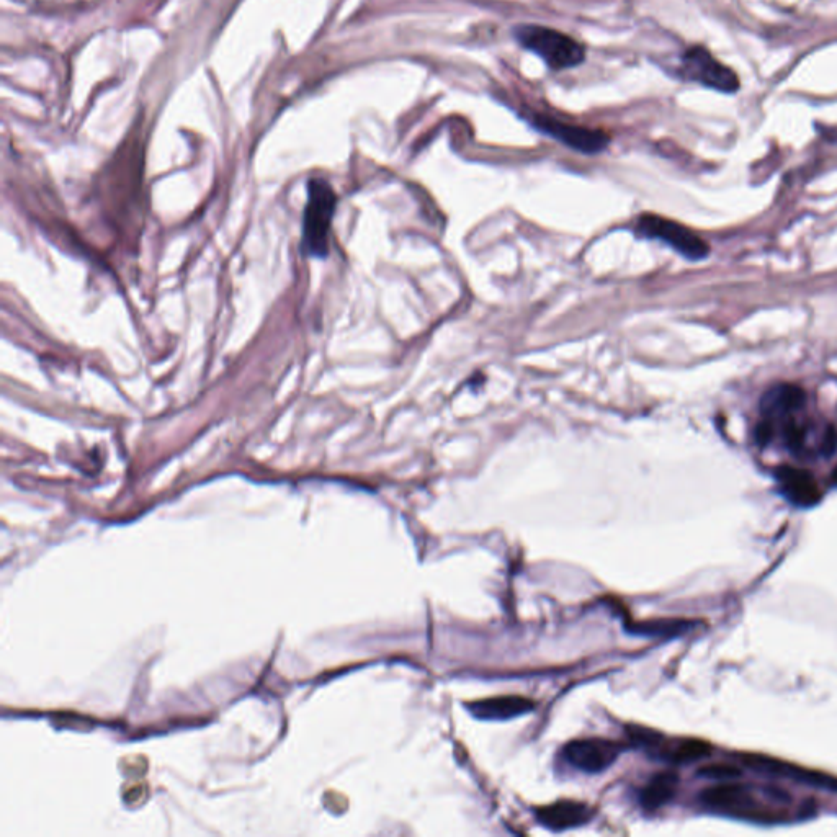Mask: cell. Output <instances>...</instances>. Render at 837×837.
<instances>
[{
  "label": "cell",
  "mask_w": 837,
  "mask_h": 837,
  "mask_svg": "<svg viewBox=\"0 0 837 837\" xmlns=\"http://www.w3.org/2000/svg\"><path fill=\"white\" fill-rule=\"evenodd\" d=\"M336 206V192L327 180L319 177L309 180L301 241L306 256L324 259L329 254V234Z\"/></svg>",
  "instance_id": "6da1fadb"
},
{
  "label": "cell",
  "mask_w": 837,
  "mask_h": 837,
  "mask_svg": "<svg viewBox=\"0 0 837 837\" xmlns=\"http://www.w3.org/2000/svg\"><path fill=\"white\" fill-rule=\"evenodd\" d=\"M514 36L522 48L537 54L553 71L576 68L586 58V48L579 41L553 28L519 25Z\"/></svg>",
  "instance_id": "7a4b0ae2"
},
{
  "label": "cell",
  "mask_w": 837,
  "mask_h": 837,
  "mask_svg": "<svg viewBox=\"0 0 837 837\" xmlns=\"http://www.w3.org/2000/svg\"><path fill=\"white\" fill-rule=\"evenodd\" d=\"M700 802L710 810L730 813L746 820L767 821V823L780 820L774 815V811L756 803L751 790L744 785L723 784L705 788L700 793Z\"/></svg>",
  "instance_id": "3957f363"
},
{
  "label": "cell",
  "mask_w": 837,
  "mask_h": 837,
  "mask_svg": "<svg viewBox=\"0 0 837 837\" xmlns=\"http://www.w3.org/2000/svg\"><path fill=\"white\" fill-rule=\"evenodd\" d=\"M636 233L643 238L666 242L667 246L690 260H700L708 254L707 244L697 234L663 216L641 215L640 220L636 221Z\"/></svg>",
  "instance_id": "277c9868"
},
{
  "label": "cell",
  "mask_w": 837,
  "mask_h": 837,
  "mask_svg": "<svg viewBox=\"0 0 837 837\" xmlns=\"http://www.w3.org/2000/svg\"><path fill=\"white\" fill-rule=\"evenodd\" d=\"M532 125L538 131H542L543 135L550 136V138L560 141L564 146L582 154L602 153L610 143V136L604 131L591 130L586 126L573 125V123H564V121L545 117V115H535Z\"/></svg>",
  "instance_id": "5b68a950"
},
{
  "label": "cell",
  "mask_w": 837,
  "mask_h": 837,
  "mask_svg": "<svg viewBox=\"0 0 837 837\" xmlns=\"http://www.w3.org/2000/svg\"><path fill=\"white\" fill-rule=\"evenodd\" d=\"M622 751V744L610 739L586 738L574 739L564 746L563 752L571 766L587 774H599L609 769Z\"/></svg>",
  "instance_id": "8992f818"
},
{
  "label": "cell",
  "mask_w": 837,
  "mask_h": 837,
  "mask_svg": "<svg viewBox=\"0 0 837 837\" xmlns=\"http://www.w3.org/2000/svg\"><path fill=\"white\" fill-rule=\"evenodd\" d=\"M682 72L687 79L702 82L713 89L733 90L738 86L735 74L715 61L703 48H692L684 54Z\"/></svg>",
  "instance_id": "52a82bcc"
},
{
  "label": "cell",
  "mask_w": 837,
  "mask_h": 837,
  "mask_svg": "<svg viewBox=\"0 0 837 837\" xmlns=\"http://www.w3.org/2000/svg\"><path fill=\"white\" fill-rule=\"evenodd\" d=\"M775 479L779 483L780 491L795 506L811 507L820 502L821 491L810 471L793 466H779L775 470Z\"/></svg>",
  "instance_id": "ba28073f"
},
{
  "label": "cell",
  "mask_w": 837,
  "mask_h": 837,
  "mask_svg": "<svg viewBox=\"0 0 837 837\" xmlns=\"http://www.w3.org/2000/svg\"><path fill=\"white\" fill-rule=\"evenodd\" d=\"M743 761L746 766L757 770V772H762V774L798 780L802 784L813 785V787L837 790V780L834 777L818 774V772H811V770L800 769V767L792 766V764H787V762H780L777 759L762 756H746Z\"/></svg>",
  "instance_id": "9c48e42d"
},
{
  "label": "cell",
  "mask_w": 837,
  "mask_h": 837,
  "mask_svg": "<svg viewBox=\"0 0 837 837\" xmlns=\"http://www.w3.org/2000/svg\"><path fill=\"white\" fill-rule=\"evenodd\" d=\"M465 707L478 720H511L533 712L535 702L520 695H504L468 702Z\"/></svg>",
  "instance_id": "30bf717a"
},
{
  "label": "cell",
  "mask_w": 837,
  "mask_h": 837,
  "mask_svg": "<svg viewBox=\"0 0 837 837\" xmlns=\"http://www.w3.org/2000/svg\"><path fill=\"white\" fill-rule=\"evenodd\" d=\"M592 815L594 811L589 806L573 802V800H561V802L551 803L537 810V820L553 831L579 828L591 820Z\"/></svg>",
  "instance_id": "8fae6325"
},
{
  "label": "cell",
  "mask_w": 837,
  "mask_h": 837,
  "mask_svg": "<svg viewBox=\"0 0 837 837\" xmlns=\"http://www.w3.org/2000/svg\"><path fill=\"white\" fill-rule=\"evenodd\" d=\"M806 404H808V396L800 386H774L762 398V417H779L788 412L803 411Z\"/></svg>",
  "instance_id": "7c38bea8"
},
{
  "label": "cell",
  "mask_w": 837,
  "mask_h": 837,
  "mask_svg": "<svg viewBox=\"0 0 837 837\" xmlns=\"http://www.w3.org/2000/svg\"><path fill=\"white\" fill-rule=\"evenodd\" d=\"M651 752L654 756L661 757L663 761L687 764V762L699 761L707 757L712 752V748L710 744L703 743L700 739H681V741L663 739Z\"/></svg>",
  "instance_id": "4fadbf2b"
},
{
  "label": "cell",
  "mask_w": 837,
  "mask_h": 837,
  "mask_svg": "<svg viewBox=\"0 0 837 837\" xmlns=\"http://www.w3.org/2000/svg\"><path fill=\"white\" fill-rule=\"evenodd\" d=\"M679 777L674 772H659L641 792V805L648 811L658 810L671 802L676 793Z\"/></svg>",
  "instance_id": "5bb4252c"
},
{
  "label": "cell",
  "mask_w": 837,
  "mask_h": 837,
  "mask_svg": "<svg viewBox=\"0 0 837 837\" xmlns=\"http://www.w3.org/2000/svg\"><path fill=\"white\" fill-rule=\"evenodd\" d=\"M692 627H694V623L687 622V620H676V618L625 623L627 632L641 636H677L689 632Z\"/></svg>",
  "instance_id": "9a60e30c"
},
{
  "label": "cell",
  "mask_w": 837,
  "mask_h": 837,
  "mask_svg": "<svg viewBox=\"0 0 837 837\" xmlns=\"http://www.w3.org/2000/svg\"><path fill=\"white\" fill-rule=\"evenodd\" d=\"M699 775L713 780H731L739 779L741 777V770L738 767L731 766V764H710V766L700 767Z\"/></svg>",
  "instance_id": "2e32d148"
},
{
  "label": "cell",
  "mask_w": 837,
  "mask_h": 837,
  "mask_svg": "<svg viewBox=\"0 0 837 837\" xmlns=\"http://www.w3.org/2000/svg\"><path fill=\"white\" fill-rule=\"evenodd\" d=\"M833 481H834V484H837V468H836V470H834V473H833Z\"/></svg>",
  "instance_id": "e0dca14e"
}]
</instances>
